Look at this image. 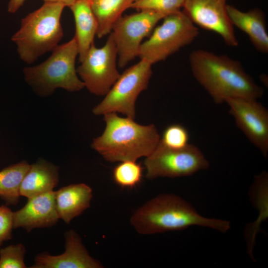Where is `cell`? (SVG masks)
<instances>
[{"mask_svg":"<svg viewBox=\"0 0 268 268\" xmlns=\"http://www.w3.org/2000/svg\"><path fill=\"white\" fill-rule=\"evenodd\" d=\"M65 7L59 3L44 2L22 19L11 40L23 62L31 64L58 45L64 35L61 17Z\"/></svg>","mask_w":268,"mask_h":268,"instance_id":"obj_4","label":"cell"},{"mask_svg":"<svg viewBox=\"0 0 268 268\" xmlns=\"http://www.w3.org/2000/svg\"><path fill=\"white\" fill-rule=\"evenodd\" d=\"M59 168L42 159L30 165L21 183L20 196L28 199L53 191L59 182Z\"/></svg>","mask_w":268,"mask_h":268,"instance_id":"obj_16","label":"cell"},{"mask_svg":"<svg viewBox=\"0 0 268 268\" xmlns=\"http://www.w3.org/2000/svg\"><path fill=\"white\" fill-rule=\"evenodd\" d=\"M163 19L139 48L138 57L151 64L164 61L192 43L199 34L198 27L183 11L169 14Z\"/></svg>","mask_w":268,"mask_h":268,"instance_id":"obj_6","label":"cell"},{"mask_svg":"<svg viewBox=\"0 0 268 268\" xmlns=\"http://www.w3.org/2000/svg\"><path fill=\"white\" fill-rule=\"evenodd\" d=\"M167 15L151 10L121 16L114 24L110 34L116 44L118 65L125 67L138 56L142 40L149 36L157 23Z\"/></svg>","mask_w":268,"mask_h":268,"instance_id":"obj_9","label":"cell"},{"mask_svg":"<svg viewBox=\"0 0 268 268\" xmlns=\"http://www.w3.org/2000/svg\"><path fill=\"white\" fill-rule=\"evenodd\" d=\"M143 167L134 161H125L117 165L113 171L114 182L123 188H132L142 179Z\"/></svg>","mask_w":268,"mask_h":268,"instance_id":"obj_21","label":"cell"},{"mask_svg":"<svg viewBox=\"0 0 268 268\" xmlns=\"http://www.w3.org/2000/svg\"><path fill=\"white\" fill-rule=\"evenodd\" d=\"M227 0H185L183 12L197 26L218 34L226 45L238 41L227 11Z\"/></svg>","mask_w":268,"mask_h":268,"instance_id":"obj_12","label":"cell"},{"mask_svg":"<svg viewBox=\"0 0 268 268\" xmlns=\"http://www.w3.org/2000/svg\"><path fill=\"white\" fill-rule=\"evenodd\" d=\"M225 102L237 127L267 157L268 153V111L257 99L232 98Z\"/></svg>","mask_w":268,"mask_h":268,"instance_id":"obj_11","label":"cell"},{"mask_svg":"<svg viewBox=\"0 0 268 268\" xmlns=\"http://www.w3.org/2000/svg\"><path fill=\"white\" fill-rule=\"evenodd\" d=\"M185 0H138L134 2L130 8L151 10L168 15L180 10Z\"/></svg>","mask_w":268,"mask_h":268,"instance_id":"obj_23","label":"cell"},{"mask_svg":"<svg viewBox=\"0 0 268 268\" xmlns=\"http://www.w3.org/2000/svg\"><path fill=\"white\" fill-rule=\"evenodd\" d=\"M118 53L112 35L101 48L93 43L76 69L85 87L91 93L105 95L119 77L117 68Z\"/></svg>","mask_w":268,"mask_h":268,"instance_id":"obj_10","label":"cell"},{"mask_svg":"<svg viewBox=\"0 0 268 268\" xmlns=\"http://www.w3.org/2000/svg\"><path fill=\"white\" fill-rule=\"evenodd\" d=\"M92 196V189L83 183L65 186L55 191L59 218L69 223L90 207Z\"/></svg>","mask_w":268,"mask_h":268,"instance_id":"obj_17","label":"cell"},{"mask_svg":"<svg viewBox=\"0 0 268 268\" xmlns=\"http://www.w3.org/2000/svg\"><path fill=\"white\" fill-rule=\"evenodd\" d=\"M59 217L55 200V191L48 192L28 199L20 209L13 212V228L33 229L51 227Z\"/></svg>","mask_w":268,"mask_h":268,"instance_id":"obj_14","label":"cell"},{"mask_svg":"<svg viewBox=\"0 0 268 268\" xmlns=\"http://www.w3.org/2000/svg\"><path fill=\"white\" fill-rule=\"evenodd\" d=\"M130 222L141 235L179 231L195 225L226 232L231 227L230 221L203 217L185 200L169 194L158 195L139 207Z\"/></svg>","mask_w":268,"mask_h":268,"instance_id":"obj_2","label":"cell"},{"mask_svg":"<svg viewBox=\"0 0 268 268\" xmlns=\"http://www.w3.org/2000/svg\"><path fill=\"white\" fill-rule=\"evenodd\" d=\"M90 2L97 20L96 35L99 38L111 33L115 23L133 3L132 0H90Z\"/></svg>","mask_w":268,"mask_h":268,"instance_id":"obj_19","label":"cell"},{"mask_svg":"<svg viewBox=\"0 0 268 268\" xmlns=\"http://www.w3.org/2000/svg\"><path fill=\"white\" fill-rule=\"evenodd\" d=\"M51 52L43 63L24 68L26 83L37 95L43 97L51 95L59 88L69 92L82 89L85 86L75 68L78 49L75 38L58 45Z\"/></svg>","mask_w":268,"mask_h":268,"instance_id":"obj_5","label":"cell"},{"mask_svg":"<svg viewBox=\"0 0 268 268\" xmlns=\"http://www.w3.org/2000/svg\"><path fill=\"white\" fill-rule=\"evenodd\" d=\"M26 252L21 243L11 245L0 249V268H25L24 256Z\"/></svg>","mask_w":268,"mask_h":268,"instance_id":"obj_24","label":"cell"},{"mask_svg":"<svg viewBox=\"0 0 268 268\" xmlns=\"http://www.w3.org/2000/svg\"><path fill=\"white\" fill-rule=\"evenodd\" d=\"M103 134L93 139L91 147L110 162L134 161L149 155L160 138L153 124L139 125L116 113L106 114Z\"/></svg>","mask_w":268,"mask_h":268,"instance_id":"obj_3","label":"cell"},{"mask_svg":"<svg viewBox=\"0 0 268 268\" xmlns=\"http://www.w3.org/2000/svg\"><path fill=\"white\" fill-rule=\"evenodd\" d=\"M75 24V38L81 63L91 45L97 31V23L90 5V0H77L69 6Z\"/></svg>","mask_w":268,"mask_h":268,"instance_id":"obj_18","label":"cell"},{"mask_svg":"<svg viewBox=\"0 0 268 268\" xmlns=\"http://www.w3.org/2000/svg\"><path fill=\"white\" fill-rule=\"evenodd\" d=\"M189 62L194 77L216 104L232 98L257 100L264 94L242 64L227 55L197 49L190 54Z\"/></svg>","mask_w":268,"mask_h":268,"instance_id":"obj_1","label":"cell"},{"mask_svg":"<svg viewBox=\"0 0 268 268\" xmlns=\"http://www.w3.org/2000/svg\"><path fill=\"white\" fill-rule=\"evenodd\" d=\"M189 133L185 127L180 124H172L164 130L160 141L167 147L180 149L189 144Z\"/></svg>","mask_w":268,"mask_h":268,"instance_id":"obj_22","label":"cell"},{"mask_svg":"<svg viewBox=\"0 0 268 268\" xmlns=\"http://www.w3.org/2000/svg\"><path fill=\"white\" fill-rule=\"evenodd\" d=\"M145 59L127 68L113 85L104 99L92 110L95 115L120 113L134 119L135 104L139 94L148 86L152 71Z\"/></svg>","mask_w":268,"mask_h":268,"instance_id":"obj_7","label":"cell"},{"mask_svg":"<svg viewBox=\"0 0 268 268\" xmlns=\"http://www.w3.org/2000/svg\"><path fill=\"white\" fill-rule=\"evenodd\" d=\"M133 0V2H134L135 1H137V0Z\"/></svg>","mask_w":268,"mask_h":268,"instance_id":"obj_28","label":"cell"},{"mask_svg":"<svg viewBox=\"0 0 268 268\" xmlns=\"http://www.w3.org/2000/svg\"><path fill=\"white\" fill-rule=\"evenodd\" d=\"M26 0H9L7 10L10 13L16 12L23 4Z\"/></svg>","mask_w":268,"mask_h":268,"instance_id":"obj_26","label":"cell"},{"mask_svg":"<svg viewBox=\"0 0 268 268\" xmlns=\"http://www.w3.org/2000/svg\"><path fill=\"white\" fill-rule=\"evenodd\" d=\"M144 165L148 179L190 176L209 166L208 161L196 145L188 144L182 148L173 149L160 141L153 151L146 157Z\"/></svg>","mask_w":268,"mask_h":268,"instance_id":"obj_8","label":"cell"},{"mask_svg":"<svg viewBox=\"0 0 268 268\" xmlns=\"http://www.w3.org/2000/svg\"><path fill=\"white\" fill-rule=\"evenodd\" d=\"M30 165L25 161L7 166L0 171V197L8 204L18 202L19 187Z\"/></svg>","mask_w":268,"mask_h":268,"instance_id":"obj_20","label":"cell"},{"mask_svg":"<svg viewBox=\"0 0 268 268\" xmlns=\"http://www.w3.org/2000/svg\"><path fill=\"white\" fill-rule=\"evenodd\" d=\"M13 228V211L4 205L0 206V246L11 239Z\"/></svg>","mask_w":268,"mask_h":268,"instance_id":"obj_25","label":"cell"},{"mask_svg":"<svg viewBox=\"0 0 268 268\" xmlns=\"http://www.w3.org/2000/svg\"><path fill=\"white\" fill-rule=\"evenodd\" d=\"M44 2L59 3L69 7L77 0H42Z\"/></svg>","mask_w":268,"mask_h":268,"instance_id":"obj_27","label":"cell"},{"mask_svg":"<svg viewBox=\"0 0 268 268\" xmlns=\"http://www.w3.org/2000/svg\"><path fill=\"white\" fill-rule=\"evenodd\" d=\"M227 11L233 27L245 32L258 51L268 53V34L264 11L259 8H254L244 12L228 4Z\"/></svg>","mask_w":268,"mask_h":268,"instance_id":"obj_15","label":"cell"},{"mask_svg":"<svg viewBox=\"0 0 268 268\" xmlns=\"http://www.w3.org/2000/svg\"><path fill=\"white\" fill-rule=\"evenodd\" d=\"M65 251L59 255L52 256L44 252L35 258L32 268H101L102 265L91 257L79 236L73 230L66 232Z\"/></svg>","mask_w":268,"mask_h":268,"instance_id":"obj_13","label":"cell"}]
</instances>
